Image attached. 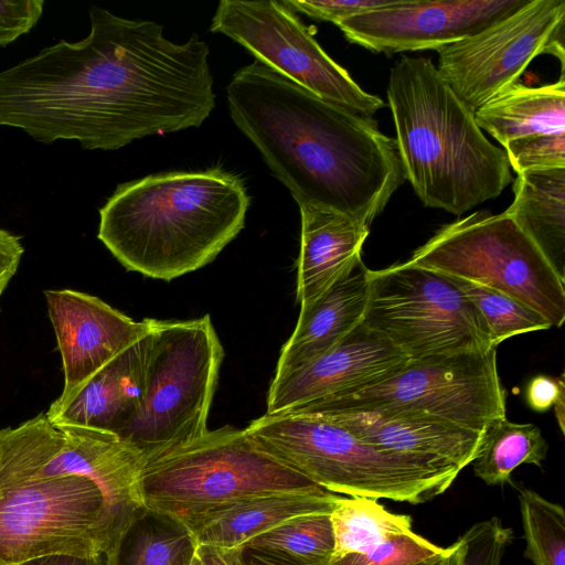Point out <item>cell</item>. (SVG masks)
<instances>
[{
	"label": "cell",
	"mask_w": 565,
	"mask_h": 565,
	"mask_svg": "<svg viewBox=\"0 0 565 565\" xmlns=\"http://www.w3.org/2000/svg\"><path fill=\"white\" fill-rule=\"evenodd\" d=\"M448 277L479 310L495 348L513 335L552 328L542 315L505 294L470 280Z\"/></svg>",
	"instance_id": "29"
},
{
	"label": "cell",
	"mask_w": 565,
	"mask_h": 565,
	"mask_svg": "<svg viewBox=\"0 0 565 565\" xmlns=\"http://www.w3.org/2000/svg\"><path fill=\"white\" fill-rule=\"evenodd\" d=\"M458 562V548L456 542L452 543L450 546L446 547V551L423 563V565H457Z\"/></svg>",
	"instance_id": "40"
},
{
	"label": "cell",
	"mask_w": 565,
	"mask_h": 565,
	"mask_svg": "<svg viewBox=\"0 0 565 565\" xmlns=\"http://www.w3.org/2000/svg\"><path fill=\"white\" fill-rule=\"evenodd\" d=\"M250 196L221 168L121 183L99 209L98 239L130 271L170 281L210 264L244 228Z\"/></svg>",
	"instance_id": "2"
},
{
	"label": "cell",
	"mask_w": 565,
	"mask_h": 565,
	"mask_svg": "<svg viewBox=\"0 0 565 565\" xmlns=\"http://www.w3.org/2000/svg\"><path fill=\"white\" fill-rule=\"evenodd\" d=\"M246 565H297L278 556L244 548Z\"/></svg>",
	"instance_id": "39"
},
{
	"label": "cell",
	"mask_w": 565,
	"mask_h": 565,
	"mask_svg": "<svg viewBox=\"0 0 565 565\" xmlns=\"http://www.w3.org/2000/svg\"><path fill=\"white\" fill-rule=\"evenodd\" d=\"M210 31L322 99L371 118L384 107L324 52L285 0H222Z\"/></svg>",
	"instance_id": "11"
},
{
	"label": "cell",
	"mask_w": 565,
	"mask_h": 565,
	"mask_svg": "<svg viewBox=\"0 0 565 565\" xmlns=\"http://www.w3.org/2000/svg\"><path fill=\"white\" fill-rule=\"evenodd\" d=\"M446 551L414 531L392 539L377 547L352 553L328 565H418Z\"/></svg>",
	"instance_id": "31"
},
{
	"label": "cell",
	"mask_w": 565,
	"mask_h": 565,
	"mask_svg": "<svg viewBox=\"0 0 565 565\" xmlns=\"http://www.w3.org/2000/svg\"><path fill=\"white\" fill-rule=\"evenodd\" d=\"M330 521L333 552L328 564L413 532L411 515L393 513L379 500L365 497L340 495L330 512Z\"/></svg>",
	"instance_id": "24"
},
{
	"label": "cell",
	"mask_w": 565,
	"mask_h": 565,
	"mask_svg": "<svg viewBox=\"0 0 565 565\" xmlns=\"http://www.w3.org/2000/svg\"><path fill=\"white\" fill-rule=\"evenodd\" d=\"M418 565H423V563H422V564H418Z\"/></svg>",
	"instance_id": "43"
},
{
	"label": "cell",
	"mask_w": 565,
	"mask_h": 565,
	"mask_svg": "<svg viewBox=\"0 0 565 565\" xmlns=\"http://www.w3.org/2000/svg\"><path fill=\"white\" fill-rule=\"evenodd\" d=\"M481 130L503 147L536 135L565 132V77L537 87L514 83L475 111Z\"/></svg>",
	"instance_id": "23"
},
{
	"label": "cell",
	"mask_w": 565,
	"mask_h": 565,
	"mask_svg": "<svg viewBox=\"0 0 565 565\" xmlns=\"http://www.w3.org/2000/svg\"><path fill=\"white\" fill-rule=\"evenodd\" d=\"M529 0H396L337 24L344 36L377 53L439 50L515 12Z\"/></svg>",
	"instance_id": "13"
},
{
	"label": "cell",
	"mask_w": 565,
	"mask_h": 565,
	"mask_svg": "<svg viewBox=\"0 0 565 565\" xmlns=\"http://www.w3.org/2000/svg\"><path fill=\"white\" fill-rule=\"evenodd\" d=\"M150 345L149 331L103 367L50 420L54 425L88 427L118 435L131 419L142 398Z\"/></svg>",
	"instance_id": "20"
},
{
	"label": "cell",
	"mask_w": 565,
	"mask_h": 565,
	"mask_svg": "<svg viewBox=\"0 0 565 565\" xmlns=\"http://www.w3.org/2000/svg\"><path fill=\"white\" fill-rule=\"evenodd\" d=\"M294 10L335 25L351 17L393 6L396 0H285Z\"/></svg>",
	"instance_id": "33"
},
{
	"label": "cell",
	"mask_w": 565,
	"mask_h": 565,
	"mask_svg": "<svg viewBox=\"0 0 565 565\" xmlns=\"http://www.w3.org/2000/svg\"><path fill=\"white\" fill-rule=\"evenodd\" d=\"M408 262L505 294L551 327L565 320V282L505 212L478 211L443 226Z\"/></svg>",
	"instance_id": "7"
},
{
	"label": "cell",
	"mask_w": 565,
	"mask_h": 565,
	"mask_svg": "<svg viewBox=\"0 0 565 565\" xmlns=\"http://www.w3.org/2000/svg\"><path fill=\"white\" fill-rule=\"evenodd\" d=\"M386 94L404 177L426 206L461 215L512 182L505 151L486 138L429 58L403 56Z\"/></svg>",
	"instance_id": "3"
},
{
	"label": "cell",
	"mask_w": 565,
	"mask_h": 565,
	"mask_svg": "<svg viewBox=\"0 0 565 565\" xmlns=\"http://www.w3.org/2000/svg\"><path fill=\"white\" fill-rule=\"evenodd\" d=\"M121 542L103 493L81 476L0 484V565L54 554H108Z\"/></svg>",
	"instance_id": "10"
},
{
	"label": "cell",
	"mask_w": 565,
	"mask_h": 565,
	"mask_svg": "<svg viewBox=\"0 0 565 565\" xmlns=\"http://www.w3.org/2000/svg\"><path fill=\"white\" fill-rule=\"evenodd\" d=\"M516 172L565 168V132L521 138L504 146Z\"/></svg>",
	"instance_id": "32"
},
{
	"label": "cell",
	"mask_w": 565,
	"mask_h": 565,
	"mask_svg": "<svg viewBox=\"0 0 565 565\" xmlns=\"http://www.w3.org/2000/svg\"><path fill=\"white\" fill-rule=\"evenodd\" d=\"M186 565H204V561L202 558V555H201L198 546L194 545V550H193L191 557L189 558Z\"/></svg>",
	"instance_id": "42"
},
{
	"label": "cell",
	"mask_w": 565,
	"mask_h": 565,
	"mask_svg": "<svg viewBox=\"0 0 565 565\" xmlns=\"http://www.w3.org/2000/svg\"><path fill=\"white\" fill-rule=\"evenodd\" d=\"M23 253L21 236L0 227V300L19 269Z\"/></svg>",
	"instance_id": "35"
},
{
	"label": "cell",
	"mask_w": 565,
	"mask_h": 565,
	"mask_svg": "<svg viewBox=\"0 0 565 565\" xmlns=\"http://www.w3.org/2000/svg\"><path fill=\"white\" fill-rule=\"evenodd\" d=\"M548 445L533 424H518L497 418L486 428L484 440L472 461L476 477L488 486L511 482L512 472L523 463L542 466Z\"/></svg>",
	"instance_id": "25"
},
{
	"label": "cell",
	"mask_w": 565,
	"mask_h": 565,
	"mask_svg": "<svg viewBox=\"0 0 565 565\" xmlns=\"http://www.w3.org/2000/svg\"><path fill=\"white\" fill-rule=\"evenodd\" d=\"M19 565H107V558L105 554H54L33 558Z\"/></svg>",
	"instance_id": "37"
},
{
	"label": "cell",
	"mask_w": 565,
	"mask_h": 565,
	"mask_svg": "<svg viewBox=\"0 0 565 565\" xmlns=\"http://www.w3.org/2000/svg\"><path fill=\"white\" fill-rule=\"evenodd\" d=\"M512 541L513 531L498 516L479 521L456 540L457 565H503Z\"/></svg>",
	"instance_id": "30"
},
{
	"label": "cell",
	"mask_w": 565,
	"mask_h": 565,
	"mask_svg": "<svg viewBox=\"0 0 565 565\" xmlns=\"http://www.w3.org/2000/svg\"><path fill=\"white\" fill-rule=\"evenodd\" d=\"M303 413V412H302ZM381 448L462 470L479 455L484 431L415 413H311Z\"/></svg>",
	"instance_id": "17"
},
{
	"label": "cell",
	"mask_w": 565,
	"mask_h": 565,
	"mask_svg": "<svg viewBox=\"0 0 565 565\" xmlns=\"http://www.w3.org/2000/svg\"><path fill=\"white\" fill-rule=\"evenodd\" d=\"M369 296V268L363 262L310 308L300 311L282 345L273 379L281 377L328 352L363 321Z\"/></svg>",
	"instance_id": "21"
},
{
	"label": "cell",
	"mask_w": 565,
	"mask_h": 565,
	"mask_svg": "<svg viewBox=\"0 0 565 565\" xmlns=\"http://www.w3.org/2000/svg\"><path fill=\"white\" fill-rule=\"evenodd\" d=\"M243 547L278 556L297 565H327L333 552L330 513L295 518L252 539Z\"/></svg>",
	"instance_id": "27"
},
{
	"label": "cell",
	"mask_w": 565,
	"mask_h": 565,
	"mask_svg": "<svg viewBox=\"0 0 565 565\" xmlns=\"http://www.w3.org/2000/svg\"><path fill=\"white\" fill-rule=\"evenodd\" d=\"M564 0H529L487 29L437 50V71L473 113L518 82L540 54L558 57L564 73Z\"/></svg>",
	"instance_id": "12"
},
{
	"label": "cell",
	"mask_w": 565,
	"mask_h": 565,
	"mask_svg": "<svg viewBox=\"0 0 565 565\" xmlns=\"http://www.w3.org/2000/svg\"><path fill=\"white\" fill-rule=\"evenodd\" d=\"M193 550L184 529L146 513L106 558L107 565H186Z\"/></svg>",
	"instance_id": "26"
},
{
	"label": "cell",
	"mask_w": 565,
	"mask_h": 565,
	"mask_svg": "<svg viewBox=\"0 0 565 565\" xmlns=\"http://www.w3.org/2000/svg\"><path fill=\"white\" fill-rule=\"evenodd\" d=\"M408 361L390 341L362 322L328 352L273 379L266 414L296 412L345 396L392 376Z\"/></svg>",
	"instance_id": "15"
},
{
	"label": "cell",
	"mask_w": 565,
	"mask_h": 565,
	"mask_svg": "<svg viewBox=\"0 0 565 565\" xmlns=\"http://www.w3.org/2000/svg\"><path fill=\"white\" fill-rule=\"evenodd\" d=\"M44 0H0V46L29 33L39 22Z\"/></svg>",
	"instance_id": "34"
},
{
	"label": "cell",
	"mask_w": 565,
	"mask_h": 565,
	"mask_svg": "<svg viewBox=\"0 0 565 565\" xmlns=\"http://www.w3.org/2000/svg\"><path fill=\"white\" fill-rule=\"evenodd\" d=\"M62 446L39 477L81 476L92 480L103 493L121 539L147 512L139 477L143 455L119 435L88 427L56 425Z\"/></svg>",
	"instance_id": "16"
},
{
	"label": "cell",
	"mask_w": 565,
	"mask_h": 565,
	"mask_svg": "<svg viewBox=\"0 0 565 565\" xmlns=\"http://www.w3.org/2000/svg\"><path fill=\"white\" fill-rule=\"evenodd\" d=\"M339 497L329 491L249 497L199 514L181 527L195 546L243 547L252 539L295 518L330 513Z\"/></svg>",
	"instance_id": "19"
},
{
	"label": "cell",
	"mask_w": 565,
	"mask_h": 565,
	"mask_svg": "<svg viewBox=\"0 0 565 565\" xmlns=\"http://www.w3.org/2000/svg\"><path fill=\"white\" fill-rule=\"evenodd\" d=\"M151 345L140 404L118 434L143 458L203 436L224 349L210 315L150 319Z\"/></svg>",
	"instance_id": "6"
},
{
	"label": "cell",
	"mask_w": 565,
	"mask_h": 565,
	"mask_svg": "<svg viewBox=\"0 0 565 565\" xmlns=\"http://www.w3.org/2000/svg\"><path fill=\"white\" fill-rule=\"evenodd\" d=\"M231 118L300 205L370 226L405 180L376 120L320 98L258 61L226 88Z\"/></svg>",
	"instance_id": "1"
},
{
	"label": "cell",
	"mask_w": 565,
	"mask_h": 565,
	"mask_svg": "<svg viewBox=\"0 0 565 565\" xmlns=\"http://www.w3.org/2000/svg\"><path fill=\"white\" fill-rule=\"evenodd\" d=\"M44 297L64 375L62 392L45 413L52 419L103 367L150 331V319L136 321L100 298L73 289H46Z\"/></svg>",
	"instance_id": "14"
},
{
	"label": "cell",
	"mask_w": 565,
	"mask_h": 565,
	"mask_svg": "<svg viewBox=\"0 0 565 565\" xmlns=\"http://www.w3.org/2000/svg\"><path fill=\"white\" fill-rule=\"evenodd\" d=\"M296 412L415 413L484 431L505 417V388L497 349L461 352L409 360L372 386Z\"/></svg>",
	"instance_id": "9"
},
{
	"label": "cell",
	"mask_w": 565,
	"mask_h": 565,
	"mask_svg": "<svg viewBox=\"0 0 565 565\" xmlns=\"http://www.w3.org/2000/svg\"><path fill=\"white\" fill-rule=\"evenodd\" d=\"M204 565H246L244 547L222 548L198 546Z\"/></svg>",
	"instance_id": "38"
},
{
	"label": "cell",
	"mask_w": 565,
	"mask_h": 565,
	"mask_svg": "<svg viewBox=\"0 0 565 565\" xmlns=\"http://www.w3.org/2000/svg\"><path fill=\"white\" fill-rule=\"evenodd\" d=\"M524 557L534 565H565V511L532 489L519 492Z\"/></svg>",
	"instance_id": "28"
},
{
	"label": "cell",
	"mask_w": 565,
	"mask_h": 565,
	"mask_svg": "<svg viewBox=\"0 0 565 565\" xmlns=\"http://www.w3.org/2000/svg\"><path fill=\"white\" fill-rule=\"evenodd\" d=\"M362 322L408 360L497 349L486 320L449 277L408 260L369 269Z\"/></svg>",
	"instance_id": "8"
},
{
	"label": "cell",
	"mask_w": 565,
	"mask_h": 565,
	"mask_svg": "<svg viewBox=\"0 0 565 565\" xmlns=\"http://www.w3.org/2000/svg\"><path fill=\"white\" fill-rule=\"evenodd\" d=\"M563 385H565L564 373L557 379L546 375L533 377L527 384L525 393L529 406L539 413L546 412L554 405Z\"/></svg>",
	"instance_id": "36"
},
{
	"label": "cell",
	"mask_w": 565,
	"mask_h": 565,
	"mask_svg": "<svg viewBox=\"0 0 565 565\" xmlns=\"http://www.w3.org/2000/svg\"><path fill=\"white\" fill-rule=\"evenodd\" d=\"M554 405H555V416H556L559 429L564 434V428H565V385H563L561 387Z\"/></svg>",
	"instance_id": "41"
},
{
	"label": "cell",
	"mask_w": 565,
	"mask_h": 565,
	"mask_svg": "<svg viewBox=\"0 0 565 565\" xmlns=\"http://www.w3.org/2000/svg\"><path fill=\"white\" fill-rule=\"evenodd\" d=\"M299 209L301 236L296 296L303 311L362 263V248L370 230L337 211L309 204Z\"/></svg>",
	"instance_id": "18"
},
{
	"label": "cell",
	"mask_w": 565,
	"mask_h": 565,
	"mask_svg": "<svg viewBox=\"0 0 565 565\" xmlns=\"http://www.w3.org/2000/svg\"><path fill=\"white\" fill-rule=\"evenodd\" d=\"M282 462L334 494L426 503L460 470L366 443L311 413L265 414L245 428Z\"/></svg>",
	"instance_id": "4"
},
{
	"label": "cell",
	"mask_w": 565,
	"mask_h": 565,
	"mask_svg": "<svg viewBox=\"0 0 565 565\" xmlns=\"http://www.w3.org/2000/svg\"><path fill=\"white\" fill-rule=\"evenodd\" d=\"M139 488L147 513L179 526L249 497L327 491L228 425L143 458Z\"/></svg>",
	"instance_id": "5"
},
{
	"label": "cell",
	"mask_w": 565,
	"mask_h": 565,
	"mask_svg": "<svg viewBox=\"0 0 565 565\" xmlns=\"http://www.w3.org/2000/svg\"><path fill=\"white\" fill-rule=\"evenodd\" d=\"M504 211L565 282V168L516 173Z\"/></svg>",
	"instance_id": "22"
}]
</instances>
